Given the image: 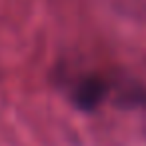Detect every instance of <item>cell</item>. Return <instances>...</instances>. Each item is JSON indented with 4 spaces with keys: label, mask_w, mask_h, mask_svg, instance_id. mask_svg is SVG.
I'll return each mask as SVG.
<instances>
[{
    "label": "cell",
    "mask_w": 146,
    "mask_h": 146,
    "mask_svg": "<svg viewBox=\"0 0 146 146\" xmlns=\"http://www.w3.org/2000/svg\"><path fill=\"white\" fill-rule=\"evenodd\" d=\"M106 96V84L100 78H86L74 90V102L82 110H94Z\"/></svg>",
    "instance_id": "cell-1"
}]
</instances>
